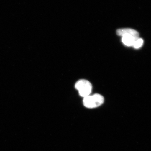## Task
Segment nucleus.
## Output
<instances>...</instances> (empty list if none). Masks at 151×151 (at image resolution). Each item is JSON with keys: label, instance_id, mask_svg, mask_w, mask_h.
<instances>
[{"label": "nucleus", "instance_id": "nucleus-1", "mask_svg": "<svg viewBox=\"0 0 151 151\" xmlns=\"http://www.w3.org/2000/svg\"><path fill=\"white\" fill-rule=\"evenodd\" d=\"M104 99L103 96L99 94L89 95L84 98L83 103L87 108L93 109L101 105L103 103Z\"/></svg>", "mask_w": 151, "mask_h": 151}, {"label": "nucleus", "instance_id": "nucleus-2", "mask_svg": "<svg viewBox=\"0 0 151 151\" xmlns=\"http://www.w3.org/2000/svg\"><path fill=\"white\" fill-rule=\"evenodd\" d=\"M75 88L78 91L80 95L84 98L90 95L92 90V86L89 81L82 79L77 81L75 84Z\"/></svg>", "mask_w": 151, "mask_h": 151}, {"label": "nucleus", "instance_id": "nucleus-3", "mask_svg": "<svg viewBox=\"0 0 151 151\" xmlns=\"http://www.w3.org/2000/svg\"><path fill=\"white\" fill-rule=\"evenodd\" d=\"M116 34L118 35L123 36L125 35H130L139 38V34L135 30L126 28V29H119L117 30Z\"/></svg>", "mask_w": 151, "mask_h": 151}, {"label": "nucleus", "instance_id": "nucleus-4", "mask_svg": "<svg viewBox=\"0 0 151 151\" xmlns=\"http://www.w3.org/2000/svg\"><path fill=\"white\" fill-rule=\"evenodd\" d=\"M138 38L132 35H125L122 36V40L124 45L128 46H133L136 41Z\"/></svg>", "mask_w": 151, "mask_h": 151}, {"label": "nucleus", "instance_id": "nucleus-5", "mask_svg": "<svg viewBox=\"0 0 151 151\" xmlns=\"http://www.w3.org/2000/svg\"><path fill=\"white\" fill-rule=\"evenodd\" d=\"M143 43V40L142 39L138 38L136 41L133 46L135 48H139L142 46Z\"/></svg>", "mask_w": 151, "mask_h": 151}]
</instances>
